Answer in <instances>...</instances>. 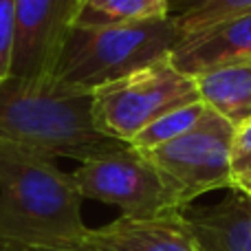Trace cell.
Here are the masks:
<instances>
[{
    "instance_id": "obj_5",
    "label": "cell",
    "mask_w": 251,
    "mask_h": 251,
    "mask_svg": "<svg viewBox=\"0 0 251 251\" xmlns=\"http://www.w3.org/2000/svg\"><path fill=\"white\" fill-rule=\"evenodd\" d=\"M71 178L82 199L119 207L126 218H154L170 212H185L172 183L130 143L122 150L84 161L71 172Z\"/></svg>"
},
{
    "instance_id": "obj_6",
    "label": "cell",
    "mask_w": 251,
    "mask_h": 251,
    "mask_svg": "<svg viewBox=\"0 0 251 251\" xmlns=\"http://www.w3.org/2000/svg\"><path fill=\"white\" fill-rule=\"evenodd\" d=\"M236 126L207 108L196 128L178 139L143 152L172 183L183 209L199 196L229 190V146Z\"/></svg>"
},
{
    "instance_id": "obj_17",
    "label": "cell",
    "mask_w": 251,
    "mask_h": 251,
    "mask_svg": "<svg viewBox=\"0 0 251 251\" xmlns=\"http://www.w3.org/2000/svg\"><path fill=\"white\" fill-rule=\"evenodd\" d=\"M0 251H11V243H7V240L0 238Z\"/></svg>"
},
{
    "instance_id": "obj_3",
    "label": "cell",
    "mask_w": 251,
    "mask_h": 251,
    "mask_svg": "<svg viewBox=\"0 0 251 251\" xmlns=\"http://www.w3.org/2000/svg\"><path fill=\"white\" fill-rule=\"evenodd\" d=\"M178 40L181 31L174 16L137 25L73 26L49 86L93 93L170 57Z\"/></svg>"
},
{
    "instance_id": "obj_10",
    "label": "cell",
    "mask_w": 251,
    "mask_h": 251,
    "mask_svg": "<svg viewBox=\"0 0 251 251\" xmlns=\"http://www.w3.org/2000/svg\"><path fill=\"white\" fill-rule=\"evenodd\" d=\"M183 214L199 251H251V199L243 192L229 190L216 205Z\"/></svg>"
},
{
    "instance_id": "obj_12",
    "label": "cell",
    "mask_w": 251,
    "mask_h": 251,
    "mask_svg": "<svg viewBox=\"0 0 251 251\" xmlns=\"http://www.w3.org/2000/svg\"><path fill=\"white\" fill-rule=\"evenodd\" d=\"M170 18V0H84L75 26H113Z\"/></svg>"
},
{
    "instance_id": "obj_11",
    "label": "cell",
    "mask_w": 251,
    "mask_h": 251,
    "mask_svg": "<svg viewBox=\"0 0 251 251\" xmlns=\"http://www.w3.org/2000/svg\"><path fill=\"white\" fill-rule=\"evenodd\" d=\"M199 100L209 110L240 126L251 119V62H234L194 75Z\"/></svg>"
},
{
    "instance_id": "obj_2",
    "label": "cell",
    "mask_w": 251,
    "mask_h": 251,
    "mask_svg": "<svg viewBox=\"0 0 251 251\" xmlns=\"http://www.w3.org/2000/svg\"><path fill=\"white\" fill-rule=\"evenodd\" d=\"M91 101V93L38 88L7 77L0 82V141L79 163L126 148L97 130Z\"/></svg>"
},
{
    "instance_id": "obj_1",
    "label": "cell",
    "mask_w": 251,
    "mask_h": 251,
    "mask_svg": "<svg viewBox=\"0 0 251 251\" xmlns=\"http://www.w3.org/2000/svg\"><path fill=\"white\" fill-rule=\"evenodd\" d=\"M82 196L55 159L0 141V238L31 249H86Z\"/></svg>"
},
{
    "instance_id": "obj_16",
    "label": "cell",
    "mask_w": 251,
    "mask_h": 251,
    "mask_svg": "<svg viewBox=\"0 0 251 251\" xmlns=\"http://www.w3.org/2000/svg\"><path fill=\"white\" fill-rule=\"evenodd\" d=\"M16 42V0H0V82L11 75Z\"/></svg>"
},
{
    "instance_id": "obj_4",
    "label": "cell",
    "mask_w": 251,
    "mask_h": 251,
    "mask_svg": "<svg viewBox=\"0 0 251 251\" xmlns=\"http://www.w3.org/2000/svg\"><path fill=\"white\" fill-rule=\"evenodd\" d=\"M91 113L106 137L130 143L165 113L199 100L192 75L174 66L172 57L139 69L91 93Z\"/></svg>"
},
{
    "instance_id": "obj_8",
    "label": "cell",
    "mask_w": 251,
    "mask_h": 251,
    "mask_svg": "<svg viewBox=\"0 0 251 251\" xmlns=\"http://www.w3.org/2000/svg\"><path fill=\"white\" fill-rule=\"evenodd\" d=\"M178 71L192 75L214 66L251 62V9L229 16L190 35H181L172 51Z\"/></svg>"
},
{
    "instance_id": "obj_18",
    "label": "cell",
    "mask_w": 251,
    "mask_h": 251,
    "mask_svg": "<svg viewBox=\"0 0 251 251\" xmlns=\"http://www.w3.org/2000/svg\"><path fill=\"white\" fill-rule=\"evenodd\" d=\"M249 199H251V194H249Z\"/></svg>"
},
{
    "instance_id": "obj_14",
    "label": "cell",
    "mask_w": 251,
    "mask_h": 251,
    "mask_svg": "<svg viewBox=\"0 0 251 251\" xmlns=\"http://www.w3.org/2000/svg\"><path fill=\"white\" fill-rule=\"evenodd\" d=\"M251 9V0H187L185 9L174 16L181 35H190L229 16Z\"/></svg>"
},
{
    "instance_id": "obj_15",
    "label": "cell",
    "mask_w": 251,
    "mask_h": 251,
    "mask_svg": "<svg viewBox=\"0 0 251 251\" xmlns=\"http://www.w3.org/2000/svg\"><path fill=\"white\" fill-rule=\"evenodd\" d=\"M229 190L251 194V119L236 126L229 146Z\"/></svg>"
},
{
    "instance_id": "obj_7",
    "label": "cell",
    "mask_w": 251,
    "mask_h": 251,
    "mask_svg": "<svg viewBox=\"0 0 251 251\" xmlns=\"http://www.w3.org/2000/svg\"><path fill=\"white\" fill-rule=\"evenodd\" d=\"M82 7L84 0H16V42L9 77L47 88Z\"/></svg>"
},
{
    "instance_id": "obj_9",
    "label": "cell",
    "mask_w": 251,
    "mask_h": 251,
    "mask_svg": "<svg viewBox=\"0 0 251 251\" xmlns=\"http://www.w3.org/2000/svg\"><path fill=\"white\" fill-rule=\"evenodd\" d=\"M95 251H199L185 214L170 212L154 218H126L88 231Z\"/></svg>"
},
{
    "instance_id": "obj_13",
    "label": "cell",
    "mask_w": 251,
    "mask_h": 251,
    "mask_svg": "<svg viewBox=\"0 0 251 251\" xmlns=\"http://www.w3.org/2000/svg\"><path fill=\"white\" fill-rule=\"evenodd\" d=\"M205 113H207V106L203 101H194V104L174 108L165 113L163 117H159L156 122H152L148 128H143L130 141V146L139 152H150L159 146H165V143L178 139L181 134L190 132L192 128H196L201 119L205 117Z\"/></svg>"
}]
</instances>
